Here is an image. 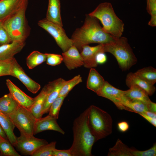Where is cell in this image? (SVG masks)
I'll return each instance as SVG.
<instances>
[{"instance_id": "1", "label": "cell", "mask_w": 156, "mask_h": 156, "mask_svg": "<svg viewBox=\"0 0 156 156\" xmlns=\"http://www.w3.org/2000/svg\"><path fill=\"white\" fill-rule=\"evenodd\" d=\"M115 38L103 30L97 19L88 14L83 25L75 30L71 39L73 45L81 52L85 45L91 43L105 44Z\"/></svg>"}, {"instance_id": "2", "label": "cell", "mask_w": 156, "mask_h": 156, "mask_svg": "<svg viewBox=\"0 0 156 156\" xmlns=\"http://www.w3.org/2000/svg\"><path fill=\"white\" fill-rule=\"evenodd\" d=\"M89 107L74 120L73 127V141L69 148L72 156H91L96 142L88 124Z\"/></svg>"}, {"instance_id": "3", "label": "cell", "mask_w": 156, "mask_h": 156, "mask_svg": "<svg viewBox=\"0 0 156 156\" xmlns=\"http://www.w3.org/2000/svg\"><path fill=\"white\" fill-rule=\"evenodd\" d=\"M88 15L99 20L103 30L112 37L116 38L122 36L124 24L116 14L110 3L105 2L100 4Z\"/></svg>"}, {"instance_id": "4", "label": "cell", "mask_w": 156, "mask_h": 156, "mask_svg": "<svg viewBox=\"0 0 156 156\" xmlns=\"http://www.w3.org/2000/svg\"><path fill=\"white\" fill-rule=\"evenodd\" d=\"M104 45V52L109 53L114 56L122 71L128 70L137 63V58L126 38H115Z\"/></svg>"}, {"instance_id": "5", "label": "cell", "mask_w": 156, "mask_h": 156, "mask_svg": "<svg viewBox=\"0 0 156 156\" xmlns=\"http://www.w3.org/2000/svg\"><path fill=\"white\" fill-rule=\"evenodd\" d=\"M89 107L88 126L96 142L111 134L113 120L109 113L100 108L93 105Z\"/></svg>"}, {"instance_id": "6", "label": "cell", "mask_w": 156, "mask_h": 156, "mask_svg": "<svg viewBox=\"0 0 156 156\" xmlns=\"http://www.w3.org/2000/svg\"><path fill=\"white\" fill-rule=\"evenodd\" d=\"M28 2L18 11L3 22L11 42H25L29 36L30 28L26 17Z\"/></svg>"}, {"instance_id": "7", "label": "cell", "mask_w": 156, "mask_h": 156, "mask_svg": "<svg viewBox=\"0 0 156 156\" xmlns=\"http://www.w3.org/2000/svg\"><path fill=\"white\" fill-rule=\"evenodd\" d=\"M9 116L20 133L34 135L33 132L36 119L29 110L19 105L16 110Z\"/></svg>"}, {"instance_id": "8", "label": "cell", "mask_w": 156, "mask_h": 156, "mask_svg": "<svg viewBox=\"0 0 156 156\" xmlns=\"http://www.w3.org/2000/svg\"><path fill=\"white\" fill-rule=\"evenodd\" d=\"M38 24L53 38L63 52L67 51L73 45L72 40L68 37L62 26L50 21L46 18L39 21Z\"/></svg>"}, {"instance_id": "9", "label": "cell", "mask_w": 156, "mask_h": 156, "mask_svg": "<svg viewBox=\"0 0 156 156\" xmlns=\"http://www.w3.org/2000/svg\"><path fill=\"white\" fill-rule=\"evenodd\" d=\"M20 134V136L16 137V142L13 146L23 155L31 156L40 147L48 143L46 140L34 135Z\"/></svg>"}, {"instance_id": "10", "label": "cell", "mask_w": 156, "mask_h": 156, "mask_svg": "<svg viewBox=\"0 0 156 156\" xmlns=\"http://www.w3.org/2000/svg\"><path fill=\"white\" fill-rule=\"evenodd\" d=\"M124 93V90L116 88L105 81L103 87L96 94L99 96L107 98L112 101L119 109L127 111L121 103Z\"/></svg>"}, {"instance_id": "11", "label": "cell", "mask_w": 156, "mask_h": 156, "mask_svg": "<svg viewBox=\"0 0 156 156\" xmlns=\"http://www.w3.org/2000/svg\"><path fill=\"white\" fill-rule=\"evenodd\" d=\"M66 81L59 78L46 85L47 94L42 110V114L47 113L54 101L59 96L60 91Z\"/></svg>"}, {"instance_id": "12", "label": "cell", "mask_w": 156, "mask_h": 156, "mask_svg": "<svg viewBox=\"0 0 156 156\" xmlns=\"http://www.w3.org/2000/svg\"><path fill=\"white\" fill-rule=\"evenodd\" d=\"M12 76L18 79L31 93L36 94L40 90L41 86L29 77L14 57L12 61Z\"/></svg>"}, {"instance_id": "13", "label": "cell", "mask_w": 156, "mask_h": 156, "mask_svg": "<svg viewBox=\"0 0 156 156\" xmlns=\"http://www.w3.org/2000/svg\"><path fill=\"white\" fill-rule=\"evenodd\" d=\"M104 53V44H99L93 47L88 45L83 46L81 51L80 54L83 59V66L87 68H92L97 66L96 57L98 53Z\"/></svg>"}, {"instance_id": "14", "label": "cell", "mask_w": 156, "mask_h": 156, "mask_svg": "<svg viewBox=\"0 0 156 156\" xmlns=\"http://www.w3.org/2000/svg\"><path fill=\"white\" fill-rule=\"evenodd\" d=\"M6 83L9 93L14 100L19 105L29 110L34 102V98L26 94L9 79H6Z\"/></svg>"}, {"instance_id": "15", "label": "cell", "mask_w": 156, "mask_h": 156, "mask_svg": "<svg viewBox=\"0 0 156 156\" xmlns=\"http://www.w3.org/2000/svg\"><path fill=\"white\" fill-rule=\"evenodd\" d=\"M57 119L49 114L44 117L36 119L34 127V135L47 130L54 131L64 134L65 132L59 126Z\"/></svg>"}, {"instance_id": "16", "label": "cell", "mask_w": 156, "mask_h": 156, "mask_svg": "<svg viewBox=\"0 0 156 156\" xmlns=\"http://www.w3.org/2000/svg\"><path fill=\"white\" fill-rule=\"evenodd\" d=\"M28 0H0V21L3 22L19 9Z\"/></svg>"}, {"instance_id": "17", "label": "cell", "mask_w": 156, "mask_h": 156, "mask_svg": "<svg viewBox=\"0 0 156 156\" xmlns=\"http://www.w3.org/2000/svg\"><path fill=\"white\" fill-rule=\"evenodd\" d=\"M63 61L67 68L71 70L83 65V59L79 51L73 45L62 53Z\"/></svg>"}, {"instance_id": "18", "label": "cell", "mask_w": 156, "mask_h": 156, "mask_svg": "<svg viewBox=\"0 0 156 156\" xmlns=\"http://www.w3.org/2000/svg\"><path fill=\"white\" fill-rule=\"evenodd\" d=\"M25 42L13 41L0 45V60H11L20 52L25 46Z\"/></svg>"}, {"instance_id": "19", "label": "cell", "mask_w": 156, "mask_h": 156, "mask_svg": "<svg viewBox=\"0 0 156 156\" xmlns=\"http://www.w3.org/2000/svg\"><path fill=\"white\" fill-rule=\"evenodd\" d=\"M125 83L129 88L133 85L138 86L144 90L148 96L152 95L156 90L154 85L150 84L132 72L129 73L127 75Z\"/></svg>"}, {"instance_id": "20", "label": "cell", "mask_w": 156, "mask_h": 156, "mask_svg": "<svg viewBox=\"0 0 156 156\" xmlns=\"http://www.w3.org/2000/svg\"><path fill=\"white\" fill-rule=\"evenodd\" d=\"M45 18L50 21L63 26L60 14V0H49Z\"/></svg>"}, {"instance_id": "21", "label": "cell", "mask_w": 156, "mask_h": 156, "mask_svg": "<svg viewBox=\"0 0 156 156\" xmlns=\"http://www.w3.org/2000/svg\"><path fill=\"white\" fill-rule=\"evenodd\" d=\"M129 88L128 90L125 91L124 94L129 100L141 101L146 105L151 101L147 93L140 87L133 85Z\"/></svg>"}, {"instance_id": "22", "label": "cell", "mask_w": 156, "mask_h": 156, "mask_svg": "<svg viewBox=\"0 0 156 156\" xmlns=\"http://www.w3.org/2000/svg\"><path fill=\"white\" fill-rule=\"evenodd\" d=\"M0 124L4 130L8 140L13 145L16 141V137L14 133L15 126L9 116L1 111Z\"/></svg>"}, {"instance_id": "23", "label": "cell", "mask_w": 156, "mask_h": 156, "mask_svg": "<svg viewBox=\"0 0 156 156\" xmlns=\"http://www.w3.org/2000/svg\"><path fill=\"white\" fill-rule=\"evenodd\" d=\"M105 80L94 68H90L87 79V88L96 93L103 86Z\"/></svg>"}, {"instance_id": "24", "label": "cell", "mask_w": 156, "mask_h": 156, "mask_svg": "<svg viewBox=\"0 0 156 156\" xmlns=\"http://www.w3.org/2000/svg\"><path fill=\"white\" fill-rule=\"evenodd\" d=\"M45 85L40 92L34 98V102L29 111L36 119L42 117V110L47 94Z\"/></svg>"}, {"instance_id": "25", "label": "cell", "mask_w": 156, "mask_h": 156, "mask_svg": "<svg viewBox=\"0 0 156 156\" xmlns=\"http://www.w3.org/2000/svg\"><path fill=\"white\" fill-rule=\"evenodd\" d=\"M18 106L9 93L0 98V111L7 115L14 113Z\"/></svg>"}, {"instance_id": "26", "label": "cell", "mask_w": 156, "mask_h": 156, "mask_svg": "<svg viewBox=\"0 0 156 156\" xmlns=\"http://www.w3.org/2000/svg\"><path fill=\"white\" fill-rule=\"evenodd\" d=\"M132 148H129L120 139H118L114 145L109 149L108 156H132Z\"/></svg>"}, {"instance_id": "27", "label": "cell", "mask_w": 156, "mask_h": 156, "mask_svg": "<svg viewBox=\"0 0 156 156\" xmlns=\"http://www.w3.org/2000/svg\"><path fill=\"white\" fill-rule=\"evenodd\" d=\"M48 53H42L38 51L31 53L26 58V64L29 69H32L46 61Z\"/></svg>"}, {"instance_id": "28", "label": "cell", "mask_w": 156, "mask_h": 156, "mask_svg": "<svg viewBox=\"0 0 156 156\" xmlns=\"http://www.w3.org/2000/svg\"><path fill=\"white\" fill-rule=\"evenodd\" d=\"M135 74L150 84L154 85L156 82V69L150 66L138 70Z\"/></svg>"}, {"instance_id": "29", "label": "cell", "mask_w": 156, "mask_h": 156, "mask_svg": "<svg viewBox=\"0 0 156 156\" xmlns=\"http://www.w3.org/2000/svg\"><path fill=\"white\" fill-rule=\"evenodd\" d=\"M82 81V77L79 75L76 76L70 80L66 81L60 91L59 96L67 95L70 91L75 86Z\"/></svg>"}, {"instance_id": "30", "label": "cell", "mask_w": 156, "mask_h": 156, "mask_svg": "<svg viewBox=\"0 0 156 156\" xmlns=\"http://www.w3.org/2000/svg\"><path fill=\"white\" fill-rule=\"evenodd\" d=\"M0 156H20L9 140H4L0 142Z\"/></svg>"}, {"instance_id": "31", "label": "cell", "mask_w": 156, "mask_h": 156, "mask_svg": "<svg viewBox=\"0 0 156 156\" xmlns=\"http://www.w3.org/2000/svg\"><path fill=\"white\" fill-rule=\"evenodd\" d=\"M56 142L53 141L40 147L31 156H52L53 150L55 148Z\"/></svg>"}, {"instance_id": "32", "label": "cell", "mask_w": 156, "mask_h": 156, "mask_svg": "<svg viewBox=\"0 0 156 156\" xmlns=\"http://www.w3.org/2000/svg\"><path fill=\"white\" fill-rule=\"evenodd\" d=\"M129 111L136 113H144L148 111L146 105L143 102L138 101H129L125 105Z\"/></svg>"}, {"instance_id": "33", "label": "cell", "mask_w": 156, "mask_h": 156, "mask_svg": "<svg viewBox=\"0 0 156 156\" xmlns=\"http://www.w3.org/2000/svg\"><path fill=\"white\" fill-rule=\"evenodd\" d=\"M67 95L58 96L51 104L49 110V115L57 119L61 107Z\"/></svg>"}, {"instance_id": "34", "label": "cell", "mask_w": 156, "mask_h": 156, "mask_svg": "<svg viewBox=\"0 0 156 156\" xmlns=\"http://www.w3.org/2000/svg\"><path fill=\"white\" fill-rule=\"evenodd\" d=\"M13 58L8 60H0V77L12 76Z\"/></svg>"}, {"instance_id": "35", "label": "cell", "mask_w": 156, "mask_h": 156, "mask_svg": "<svg viewBox=\"0 0 156 156\" xmlns=\"http://www.w3.org/2000/svg\"><path fill=\"white\" fill-rule=\"evenodd\" d=\"M132 156H156V144H155L150 149L145 151H140L132 149Z\"/></svg>"}, {"instance_id": "36", "label": "cell", "mask_w": 156, "mask_h": 156, "mask_svg": "<svg viewBox=\"0 0 156 156\" xmlns=\"http://www.w3.org/2000/svg\"><path fill=\"white\" fill-rule=\"evenodd\" d=\"M46 63L52 66L60 64L63 61V57L60 55L48 53L46 60Z\"/></svg>"}, {"instance_id": "37", "label": "cell", "mask_w": 156, "mask_h": 156, "mask_svg": "<svg viewBox=\"0 0 156 156\" xmlns=\"http://www.w3.org/2000/svg\"><path fill=\"white\" fill-rule=\"evenodd\" d=\"M11 42L8 34L3 22L0 21V45Z\"/></svg>"}, {"instance_id": "38", "label": "cell", "mask_w": 156, "mask_h": 156, "mask_svg": "<svg viewBox=\"0 0 156 156\" xmlns=\"http://www.w3.org/2000/svg\"><path fill=\"white\" fill-rule=\"evenodd\" d=\"M146 10L151 15L152 21L156 20V0H146Z\"/></svg>"}, {"instance_id": "39", "label": "cell", "mask_w": 156, "mask_h": 156, "mask_svg": "<svg viewBox=\"0 0 156 156\" xmlns=\"http://www.w3.org/2000/svg\"><path fill=\"white\" fill-rule=\"evenodd\" d=\"M52 156H72L69 149L66 150H59L55 148Z\"/></svg>"}, {"instance_id": "40", "label": "cell", "mask_w": 156, "mask_h": 156, "mask_svg": "<svg viewBox=\"0 0 156 156\" xmlns=\"http://www.w3.org/2000/svg\"><path fill=\"white\" fill-rule=\"evenodd\" d=\"M96 59L98 64H103L106 62L107 58L104 53L100 52L96 55Z\"/></svg>"}, {"instance_id": "41", "label": "cell", "mask_w": 156, "mask_h": 156, "mask_svg": "<svg viewBox=\"0 0 156 156\" xmlns=\"http://www.w3.org/2000/svg\"><path fill=\"white\" fill-rule=\"evenodd\" d=\"M118 128L121 132L127 131L129 128V125L127 122L125 121L120 122L118 123Z\"/></svg>"}, {"instance_id": "42", "label": "cell", "mask_w": 156, "mask_h": 156, "mask_svg": "<svg viewBox=\"0 0 156 156\" xmlns=\"http://www.w3.org/2000/svg\"><path fill=\"white\" fill-rule=\"evenodd\" d=\"M140 115L146 120L154 127H156V119L152 118L147 115L144 113H138Z\"/></svg>"}, {"instance_id": "43", "label": "cell", "mask_w": 156, "mask_h": 156, "mask_svg": "<svg viewBox=\"0 0 156 156\" xmlns=\"http://www.w3.org/2000/svg\"><path fill=\"white\" fill-rule=\"evenodd\" d=\"M148 111L156 113V104L151 101L147 105Z\"/></svg>"}, {"instance_id": "44", "label": "cell", "mask_w": 156, "mask_h": 156, "mask_svg": "<svg viewBox=\"0 0 156 156\" xmlns=\"http://www.w3.org/2000/svg\"><path fill=\"white\" fill-rule=\"evenodd\" d=\"M0 136L5 140H8L7 135L2 126L0 124Z\"/></svg>"}, {"instance_id": "45", "label": "cell", "mask_w": 156, "mask_h": 156, "mask_svg": "<svg viewBox=\"0 0 156 156\" xmlns=\"http://www.w3.org/2000/svg\"><path fill=\"white\" fill-rule=\"evenodd\" d=\"M144 113L147 115L152 118L156 119V114L155 113L152 112L148 111H146Z\"/></svg>"}, {"instance_id": "46", "label": "cell", "mask_w": 156, "mask_h": 156, "mask_svg": "<svg viewBox=\"0 0 156 156\" xmlns=\"http://www.w3.org/2000/svg\"><path fill=\"white\" fill-rule=\"evenodd\" d=\"M4 140H4V139H3V138H2L0 136V142Z\"/></svg>"}]
</instances>
